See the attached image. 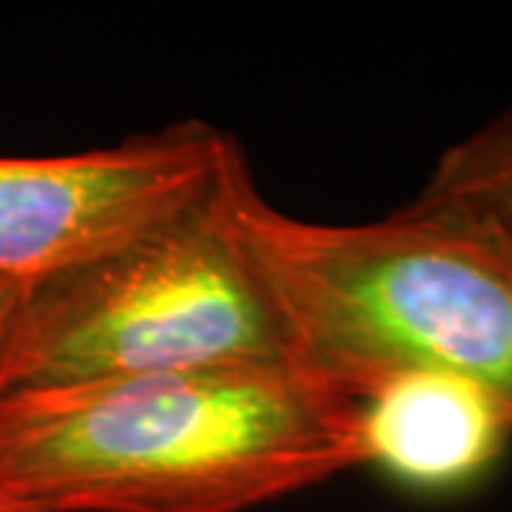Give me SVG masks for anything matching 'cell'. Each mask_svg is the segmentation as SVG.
<instances>
[{"label":"cell","mask_w":512,"mask_h":512,"mask_svg":"<svg viewBox=\"0 0 512 512\" xmlns=\"http://www.w3.org/2000/svg\"><path fill=\"white\" fill-rule=\"evenodd\" d=\"M356 467L359 402L299 365L0 396L9 512H245Z\"/></svg>","instance_id":"cell-1"},{"label":"cell","mask_w":512,"mask_h":512,"mask_svg":"<svg viewBox=\"0 0 512 512\" xmlns=\"http://www.w3.org/2000/svg\"><path fill=\"white\" fill-rule=\"evenodd\" d=\"M231 211L276 299L296 365L359 396L402 370L447 373L512 416V242L416 200L370 222L279 211L239 168Z\"/></svg>","instance_id":"cell-2"},{"label":"cell","mask_w":512,"mask_h":512,"mask_svg":"<svg viewBox=\"0 0 512 512\" xmlns=\"http://www.w3.org/2000/svg\"><path fill=\"white\" fill-rule=\"evenodd\" d=\"M242 165L237 151L177 214L26 288L0 348V396L296 365L288 325L234 225Z\"/></svg>","instance_id":"cell-3"},{"label":"cell","mask_w":512,"mask_h":512,"mask_svg":"<svg viewBox=\"0 0 512 512\" xmlns=\"http://www.w3.org/2000/svg\"><path fill=\"white\" fill-rule=\"evenodd\" d=\"M239 146L205 123L60 157H0V282L32 288L177 214Z\"/></svg>","instance_id":"cell-4"},{"label":"cell","mask_w":512,"mask_h":512,"mask_svg":"<svg viewBox=\"0 0 512 512\" xmlns=\"http://www.w3.org/2000/svg\"><path fill=\"white\" fill-rule=\"evenodd\" d=\"M510 439V413L458 376L402 370L359 396L362 467L407 493L447 498L473 490Z\"/></svg>","instance_id":"cell-5"},{"label":"cell","mask_w":512,"mask_h":512,"mask_svg":"<svg viewBox=\"0 0 512 512\" xmlns=\"http://www.w3.org/2000/svg\"><path fill=\"white\" fill-rule=\"evenodd\" d=\"M419 200L464 211L512 242V103L444 148Z\"/></svg>","instance_id":"cell-6"},{"label":"cell","mask_w":512,"mask_h":512,"mask_svg":"<svg viewBox=\"0 0 512 512\" xmlns=\"http://www.w3.org/2000/svg\"><path fill=\"white\" fill-rule=\"evenodd\" d=\"M23 291H26V288H20V285H3V282H0V348H3L6 330H9V325H12V316H15V311H18ZM0 512H9V510L0 504Z\"/></svg>","instance_id":"cell-7"}]
</instances>
